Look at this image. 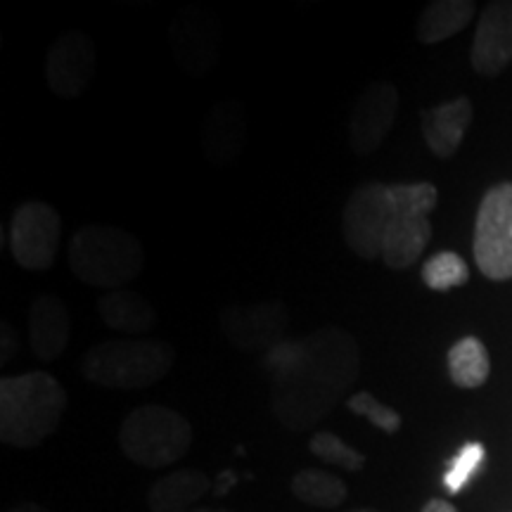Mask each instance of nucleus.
Here are the masks:
<instances>
[{"instance_id": "nucleus-1", "label": "nucleus", "mask_w": 512, "mask_h": 512, "mask_svg": "<svg viewBox=\"0 0 512 512\" xmlns=\"http://www.w3.org/2000/svg\"><path fill=\"white\" fill-rule=\"evenodd\" d=\"M302 339V356L271 375L273 413L292 432H304L328 418L361 370V351L347 330L328 325Z\"/></svg>"}, {"instance_id": "nucleus-2", "label": "nucleus", "mask_w": 512, "mask_h": 512, "mask_svg": "<svg viewBox=\"0 0 512 512\" xmlns=\"http://www.w3.org/2000/svg\"><path fill=\"white\" fill-rule=\"evenodd\" d=\"M67 411V392L53 375L24 373L0 380V441L36 448L53 437Z\"/></svg>"}, {"instance_id": "nucleus-3", "label": "nucleus", "mask_w": 512, "mask_h": 512, "mask_svg": "<svg viewBox=\"0 0 512 512\" xmlns=\"http://www.w3.org/2000/svg\"><path fill=\"white\" fill-rule=\"evenodd\" d=\"M69 266L81 283L114 292L136 280L145 249L136 235L114 226H86L69 242Z\"/></svg>"}, {"instance_id": "nucleus-4", "label": "nucleus", "mask_w": 512, "mask_h": 512, "mask_svg": "<svg viewBox=\"0 0 512 512\" xmlns=\"http://www.w3.org/2000/svg\"><path fill=\"white\" fill-rule=\"evenodd\" d=\"M176 361L171 344L157 339H110L83 356L86 380L105 389H145L166 377Z\"/></svg>"}, {"instance_id": "nucleus-5", "label": "nucleus", "mask_w": 512, "mask_h": 512, "mask_svg": "<svg viewBox=\"0 0 512 512\" xmlns=\"http://www.w3.org/2000/svg\"><path fill=\"white\" fill-rule=\"evenodd\" d=\"M119 446L131 463L159 470L178 463L190 451L192 425L174 408L147 403L133 408L121 422Z\"/></svg>"}, {"instance_id": "nucleus-6", "label": "nucleus", "mask_w": 512, "mask_h": 512, "mask_svg": "<svg viewBox=\"0 0 512 512\" xmlns=\"http://www.w3.org/2000/svg\"><path fill=\"white\" fill-rule=\"evenodd\" d=\"M475 261L489 280H512V183L494 185L479 204Z\"/></svg>"}, {"instance_id": "nucleus-7", "label": "nucleus", "mask_w": 512, "mask_h": 512, "mask_svg": "<svg viewBox=\"0 0 512 512\" xmlns=\"http://www.w3.org/2000/svg\"><path fill=\"white\" fill-rule=\"evenodd\" d=\"M394 219V204L387 183H363L351 192L342 214V233L347 247L361 259L382 256V242Z\"/></svg>"}, {"instance_id": "nucleus-8", "label": "nucleus", "mask_w": 512, "mask_h": 512, "mask_svg": "<svg viewBox=\"0 0 512 512\" xmlns=\"http://www.w3.org/2000/svg\"><path fill=\"white\" fill-rule=\"evenodd\" d=\"M62 240V219L48 202L29 200L12 214L10 249L15 261L27 271H46L55 264Z\"/></svg>"}, {"instance_id": "nucleus-9", "label": "nucleus", "mask_w": 512, "mask_h": 512, "mask_svg": "<svg viewBox=\"0 0 512 512\" xmlns=\"http://www.w3.org/2000/svg\"><path fill=\"white\" fill-rule=\"evenodd\" d=\"M169 46L178 67L204 76L221 60V31L216 19L197 5H183L169 24Z\"/></svg>"}, {"instance_id": "nucleus-10", "label": "nucleus", "mask_w": 512, "mask_h": 512, "mask_svg": "<svg viewBox=\"0 0 512 512\" xmlns=\"http://www.w3.org/2000/svg\"><path fill=\"white\" fill-rule=\"evenodd\" d=\"M290 313L280 302H259L254 306H228L221 311L219 328L226 342L242 354H268L283 342Z\"/></svg>"}, {"instance_id": "nucleus-11", "label": "nucleus", "mask_w": 512, "mask_h": 512, "mask_svg": "<svg viewBox=\"0 0 512 512\" xmlns=\"http://www.w3.org/2000/svg\"><path fill=\"white\" fill-rule=\"evenodd\" d=\"M95 64H98V50L93 38L83 31L69 29L50 43L43 74H46L48 88L60 98H79L91 86Z\"/></svg>"}, {"instance_id": "nucleus-12", "label": "nucleus", "mask_w": 512, "mask_h": 512, "mask_svg": "<svg viewBox=\"0 0 512 512\" xmlns=\"http://www.w3.org/2000/svg\"><path fill=\"white\" fill-rule=\"evenodd\" d=\"M396 110H399V91L387 81L370 83L358 95L354 110L349 114V143L356 155H370L384 143L392 131Z\"/></svg>"}, {"instance_id": "nucleus-13", "label": "nucleus", "mask_w": 512, "mask_h": 512, "mask_svg": "<svg viewBox=\"0 0 512 512\" xmlns=\"http://www.w3.org/2000/svg\"><path fill=\"white\" fill-rule=\"evenodd\" d=\"M470 60L482 76H498L512 62V0H494L482 10Z\"/></svg>"}, {"instance_id": "nucleus-14", "label": "nucleus", "mask_w": 512, "mask_h": 512, "mask_svg": "<svg viewBox=\"0 0 512 512\" xmlns=\"http://www.w3.org/2000/svg\"><path fill=\"white\" fill-rule=\"evenodd\" d=\"M247 143V112L240 102L226 100L211 107L202 128L204 155L214 166H228Z\"/></svg>"}, {"instance_id": "nucleus-15", "label": "nucleus", "mask_w": 512, "mask_h": 512, "mask_svg": "<svg viewBox=\"0 0 512 512\" xmlns=\"http://www.w3.org/2000/svg\"><path fill=\"white\" fill-rule=\"evenodd\" d=\"M69 318L64 306L55 294H38L29 306V344L36 358L41 361H55L69 344Z\"/></svg>"}, {"instance_id": "nucleus-16", "label": "nucleus", "mask_w": 512, "mask_h": 512, "mask_svg": "<svg viewBox=\"0 0 512 512\" xmlns=\"http://www.w3.org/2000/svg\"><path fill=\"white\" fill-rule=\"evenodd\" d=\"M432 240V226L425 214H413V211H394V219L389 223L387 235L382 242L384 266L403 271L411 268L415 261L425 254Z\"/></svg>"}, {"instance_id": "nucleus-17", "label": "nucleus", "mask_w": 512, "mask_h": 512, "mask_svg": "<svg viewBox=\"0 0 512 512\" xmlns=\"http://www.w3.org/2000/svg\"><path fill=\"white\" fill-rule=\"evenodd\" d=\"M422 138L434 155L441 159L453 157L463 143L467 128L472 124V102L456 98L441 102L432 110H422Z\"/></svg>"}, {"instance_id": "nucleus-18", "label": "nucleus", "mask_w": 512, "mask_h": 512, "mask_svg": "<svg viewBox=\"0 0 512 512\" xmlns=\"http://www.w3.org/2000/svg\"><path fill=\"white\" fill-rule=\"evenodd\" d=\"M209 491L211 482L204 472L176 470L152 486L147 505L152 512H192Z\"/></svg>"}, {"instance_id": "nucleus-19", "label": "nucleus", "mask_w": 512, "mask_h": 512, "mask_svg": "<svg viewBox=\"0 0 512 512\" xmlns=\"http://www.w3.org/2000/svg\"><path fill=\"white\" fill-rule=\"evenodd\" d=\"M98 311L107 328L126 332V335H140L155 325L157 311L147 302L143 294L133 290H114L102 294L98 302Z\"/></svg>"}, {"instance_id": "nucleus-20", "label": "nucleus", "mask_w": 512, "mask_h": 512, "mask_svg": "<svg viewBox=\"0 0 512 512\" xmlns=\"http://www.w3.org/2000/svg\"><path fill=\"white\" fill-rule=\"evenodd\" d=\"M477 5L472 0H434L418 19V41L425 46L456 36L470 24Z\"/></svg>"}, {"instance_id": "nucleus-21", "label": "nucleus", "mask_w": 512, "mask_h": 512, "mask_svg": "<svg viewBox=\"0 0 512 512\" xmlns=\"http://www.w3.org/2000/svg\"><path fill=\"white\" fill-rule=\"evenodd\" d=\"M491 361L484 342L477 337H463L448 351V375L460 389H477L489 380Z\"/></svg>"}, {"instance_id": "nucleus-22", "label": "nucleus", "mask_w": 512, "mask_h": 512, "mask_svg": "<svg viewBox=\"0 0 512 512\" xmlns=\"http://www.w3.org/2000/svg\"><path fill=\"white\" fill-rule=\"evenodd\" d=\"M292 494L313 508H337L347 501V484L325 470H299L292 477Z\"/></svg>"}, {"instance_id": "nucleus-23", "label": "nucleus", "mask_w": 512, "mask_h": 512, "mask_svg": "<svg viewBox=\"0 0 512 512\" xmlns=\"http://www.w3.org/2000/svg\"><path fill=\"white\" fill-rule=\"evenodd\" d=\"M422 283L434 292H446L453 287L465 285L470 280V271L463 256L456 252H439L422 264Z\"/></svg>"}, {"instance_id": "nucleus-24", "label": "nucleus", "mask_w": 512, "mask_h": 512, "mask_svg": "<svg viewBox=\"0 0 512 512\" xmlns=\"http://www.w3.org/2000/svg\"><path fill=\"white\" fill-rule=\"evenodd\" d=\"M309 448L313 456L323 460V463L344 467V470L349 472L363 470V465H366V456H363V453H358L354 446H349L347 441H342L332 432L313 434V439L309 441Z\"/></svg>"}, {"instance_id": "nucleus-25", "label": "nucleus", "mask_w": 512, "mask_h": 512, "mask_svg": "<svg viewBox=\"0 0 512 512\" xmlns=\"http://www.w3.org/2000/svg\"><path fill=\"white\" fill-rule=\"evenodd\" d=\"M484 460L486 448L482 444H477V441L460 448L458 456L448 463V470L444 475V486L448 489V494H460V491L470 484V479L475 477L479 467L484 465Z\"/></svg>"}, {"instance_id": "nucleus-26", "label": "nucleus", "mask_w": 512, "mask_h": 512, "mask_svg": "<svg viewBox=\"0 0 512 512\" xmlns=\"http://www.w3.org/2000/svg\"><path fill=\"white\" fill-rule=\"evenodd\" d=\"M347 408L354 415H361V418L373 422L377 430H382L384 434H396L401 430V415L394 408L377 401L370 392L351 394L347 399Z\"/></svg>"}, {"instance_id": "nucleus-27", "label": "nucleus", "mask_w": 512, "mask_h": 512, "mask_svg": "<svg viewBox=\"0 0 512 512\" xmlns=\"http://www.w3.org/2000/svg\"><path fill=\"white\" fill-rule=\"evenodd\" d=\"M394 211H413V214L430 216L437 207L439 192L432 183H408V185H389Z\"/></svg>"}, {"instance_id": "nucleus-28", "label": "nucleus", "mask_w": 512, "mask_h": 512, "mask_svg": "<svg viewBox=\"0 0 512 512\" xmlns=\"http://www.w3.org/2000/svg\"><path fill=\"white\" fill-rule=\"evenodd\" d=\"M17 349V332L12 330V325L3 323V363H8V358L15 356Z\"/></svg>"}, {"instance_id": "nucleus-29", "label": "nucleus", "mask_w": 512, "mask_h": 512, "mask_svg": "<svg viewBox=\"0 0 512 512\" xmlns=\"http://www.w3.org/2000/svg\"><path fill=\"white\" fill-rule=\"evenodd\" d=\"M233 484H238V477H235V472L223 470L221 477H219V482H216V494L226 496L228 489H230V486H233Z\"/></svg>"}, {"instance_id": "nucleus-30", "label": "nucleus", "mask_w": 512, "mask_h": 512, "mask_svg": "<svg viewBox=\"0 0 512 512\" xmlns=\"http://www.w3.org/2000/svg\"><path fill=\"white\" fill-rule=\"evenodd\" d=\"M420 512H458L448 501H441V498H432V501L425 503V508Z\"/></svg>"}, {"instance_id": "nucleus-31", "label": "nucleus", "mask_w": 512, "mask_h": 512, "mask_svg": "<svg viewBox=\"0 0 512 512\" xmlns=\"http://www.w3.org/2000/svg\"><path fill=\"white\" fill-rule=\"evenodd\" d=\"M8 512H50V510H46L38 503H22V505H15V508H10Z\"/></svg>"}, {"instance_id": "nucleus-32", "label": "nucleus", "mask_w": 512, "mask_h": 512, "mask_svg": "<svg viewBox=\"0 0 512 512\" xmlns=\"http://www.w3.org/2000/svg\"><path fill=\"white\" fill-rule=\"evenodd\" d=\"M347 512H377L373 508H356V510H347Z\"/></svg>"}, {"instance_id": "nucleus-33", "label": "nucleus", "mask_w": 512, "mask_h": 512, "mask_svg": "<svg viewBox=\"0 0 512 512\" xmlns=\"http://www.w3.org/2000/svg\"><path fill=\"white\" fill-rule=\"evenodd\" d=\"M209 512H233V510H209Z\"/></svg>"}, {"instance_id": "nucleus-34", "label": "nucleus", "mask_w": 512, "mask_h": 512, "mask_svg": "<svg viewBox=\"0 0 512 512\" xmlns=\"http://www.w3.org/2000/svg\"><path fill=\"white\" fill-rule=\"evenodd\" d=\"M192 512H209V510H192Z\"/></svg>"}]
</instances>
